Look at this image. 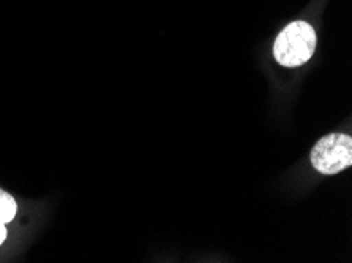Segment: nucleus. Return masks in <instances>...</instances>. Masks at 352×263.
Listing matches in <instances>:
<instances>
[{"label":"nucleus","mask_w":352,"mask_h":263,"mask_svg":"<svg viewBox=\"0 0 352 263\" xmlns=\"http://www.w3.org/2000/svg\"><path fill=\"white\" fill-rule=\"evenodd\" d=\"M318 46V34L307 21H292L283 29L274 43V57L281 67L305 65Z\"/></svg>","instance_id":"1"},{"label":"nucleus","mask_w":352,"mask_h":263,"mask_svg":"<svg viewBox=\"0 0 352 263\" xmlns=\"http://www.w3.org/2000/svg\"><path fill=\"white\" fill-rule=\"evenodd\" d=\"M311 164L319 174L337 175L351 168L352 139L348 134L332 133L319 139L311 150Z\"/></svg>","instance_id":"2"},{"label":"nucleus","mask_w":352,"mask_h":263,"mask_svg":"<svg viewBox=\"0 0 352 263\" xmlns=\"http://www.w3.org/2000/svg\"><path fill=\"white\" fill-rule=\"evenodd\" d=\"M16 211H18V205H16L14 197L0 190V222L7 224L12 221Z\"/></svg>","instance_id":"3"},{"label":"nucleus","mask_w":352,"mask_h":263,"mask_svg":"<svg viewBox=\"0 0 352 263\" xmlns=\"http://www.w3.org/2000/svg\"><path fill=\"white\" fill-rule=\"evenodd\" d=\"M5 238H7V229H5V224L0 222V244L3 243Z\"/></svg>","instance_id":"4"}]
</instances>
